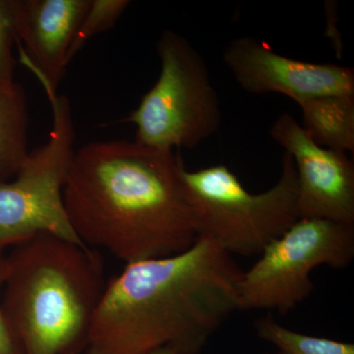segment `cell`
I'll list each match as a JSON object with an SVG mask.
<instances>
[{
	"label": "cell",
	"instance_id": "cell-1",
	"mask_svg": "<svg viewBox=\"0 0 354 354\" xmlns=\"http://www.w3.org/2000/svg\"><path fill=\"white\" fill-rule=\"evenodd\" d=\"M183 158L136 142H93L76 151L64 198L74 232L125 265L169 257L198 237Z\"/></svg>",
	"mask_w": 354,
	"mask_h": 354
},
{
	"label": "cell",
	"instance_id": "cell-2",
	"mask_svg": "<svg viewBox=\"0 0 354 354\" xmlns=\"http://www.w3.org/2000/svg\"><path fill=\"white\" fill-rule=\"evenodd\" d=\"M232 255L206 236L169 257L139 261L106 281L86 354H200L239 310L242 278Z\"/></svg>",
	"mask_w": 354,
	"mask_h": 354
},
{
	"label": "cell",
	"instance_id": "cell-3",
	"mask_svg": "<svg viewBox=\"0 0 354 354\" xmlns=\"http://www.w3.org/2000/svg\"><path fill=\"white\" fill-rule=\"evenodd\" d=\"M13 248L1 306L26 354L85 351L106 285L99 254L50 234Z\"/></svg>",
	"mask_w": 354,
	"mask_h": 354
},
{
	"label": "cell",
	"instance_id": "cell-4",
	"mask_svg": "<svg viewBox=\"0 0 354 354\" xmlns=\"http://www.w3.org/2000/svg\"><path fill=\"white\" fill-rule=\"evenodd\" d=\"M281 174L272 187L248 192L223 165L183 171L196 220L198 236L216 242L230 255H260L299 220L297 169L285 152Z\"/></svg>",
	"mask_w": 354,
	"mask_h": 354
},
{
	"label": "cell",
	"instance_id": "cell-5",
	"mask_svg": "<svg viewBox=\"0 0 354 354\" xmlns=\"http://www.w3.org/2000/svg\"><path fill=\"white\" fill-rule=\"evenodd\" d=\"M157 82L122 122L136 127L135 142L158 150L194 149L220 129V97L202 55L187 39L167 30L157 44Z\"/></svg>",
	"mask_w": 354,
	"mask_h": 354
},
{
	"label": "cell",
	"instance_id": "cell-6",
	"mask_svg": "<svg viewBox=\"0 0 354 354\" xmlns=\"http://www.w3.org/2000/svg\"><path fill=\"white\" fill-rule=\"evenodd\" d=\"M41 84L50 104L53 127L48 141L30 153L17 174L0 181V257L9 247L39 234L83 244L70 223L64 198L75 155L71 106L65 95Z\"/></svg>",
	"mask_w": 354,
	"mask_h": 354
},
{
	"label": "cell",
	"instance_id": "cell-7",
	"mask_svg": "<svg viewBox=\"0 0 354 354\" xmlns=\"http://www.w3.org/2000/svg\"><path fill=\"white\" fill-rule=\"evenodd\" d=\"M243 272L239 310L290 313L314 290L311 272L320 266L348 267L354 259V225L323 218H299L266 247Z\"/></svg>",
	"mask_w": 354,
	"mask_h": 354
},
{
	"label": "cell",
	"instance_id": "cell-8",
	"mask_svg": "<svg viewBox=\"0 0 354 354\" xmlns=\"http://www.w3.org/2000/svg\"><path fill=\"white\" fill-rule=\"evenodd\" d=\"M270 134L295 162L300 218L354 225V167L346 153L318 145L290 113L277 118Z\"/></svg>",
	"mask_w": 354,
	"mask_h": 354
},
{
	"label": "cell",
	"instance_id": "cell-9",
	"mask_svg": "<svg viewBox=\"0 0 354 354\" xmlns=\"http://www.w3.org/2000/svg\"><path fill=\"white\" fill-rule=\"evenodd\" d=\"M223 60L239 86L250 94H281L297 104L324 95H354L351 67L286 57L252 37L230 41Z\"/></svg>",
	"mask_w": 354,
	"mask_h": 354
},
{
	"label": "cell",
	"instance_id": "cell-10",
	"mask_svg": "<svg viewBox=\"0 0 354 354\" xmlns=\"http://www.w3.org/2000/svg\"><path fill=\"white\" fill-rule=\"evenodd\" d=\"M91 0H16L20 59L39 82L57 90L67 55Z\"/></svg>",
	"mask_w": 354,
	"mask_h": 354
},
{
	"label": "cell",
	"instance_id": "cell-11",
	"mask_svg": "<svg viewBox=\"0 0 354 354\" xmlns=\"http://www.w3.org/2000/svg\"><path fill=\"white\" fill-rule=\"evenodd\" d=\"M298 106L301 109V127L318 145L353 153L354 95H324Z\"/></svg>",
	"mask_w": 354,
	"mask_h": 354
},
{
	"label": "cell",
	"instance_id": "cell-12",
	"mask_svg": "<svg viewBox=\"0 0 354 354\" xmlns=\"http://www.w3.org/2000/svg\"><path fill=\"white\" fill-rule=\"evenodd\" d=\"M28 123L22 86L0 88V181L13 178L29 157Z\"/></svg>",
	"mask_w": 354,
	"mask_h": 354
},
{
	"label": "cell",
	"instance_id": "cell-13",
	"mask_svg": "<svg viewBox=\"0 0 354 354\" xmlns=\"http://www.w3.org/2000/svg\"><path fill=\"white\" fill-rule=\"evenodd\" d=\"M254 329L260 339L283 354H354V344L300 334L283 327L272 315L256 319Z\"/></svg>",
	"mask_w": 354,
	"mask_h": 354
},
{
	"label": "cell",
	"instance_id": "cell-14",
	"mask_svg": "<svg viewBox=\"0 0 354 354\" xmlns=\"http://www.w3.org/2000/svg\"><path fill=\"white\" fill-rule=\"evenodd\" d=\"M129 6L127 0H91L90 7L70 46L67 64L91 39L113 28Z\"/></svg>",
	"mask_w": 354,
	"mask_h": 354
},
{
	"label": "cell",
	"instance_id": "cell-15",
	"mask_svg": "<svg viewBox=\"0 0 354 354\" xmlns=\"http://www.w3.org/2000/svg\"><path fill=\"white\" fill-rule=\"evenodd\" d=\"M16 0H0V88L15 85L13 46L17 44Z\"/></svg>",
	"mask_w": 354,
	"mask_h": 354
},
{
	"label": "cell",
	"instance_id": "cell-16",
	"mask_svg": "<svg viewBox=\"0 0 354 354\" xmlns=\"http://www.w3.org/2000/svg\"><path fill=\"white\" fill-rule=\"evenodd\" d=\"M8 271L6 256L0 257V354H26L22 342L16 334L1 306V292Z\"/></svg>",
	"mask_w": 354,
	"mask_h": 354
},
{
	"label": "cell",
	"instance_id": "cell-17",
	"mask_svg": "<svg viewBox=\"0 0 354 354\" xmlns=\"http://www.w3.org/2000/svg\"><path fill=\"white\" fill-rule=\"evenodd\" d=\"M146 354H176V353H174V351H171V349L165 348L157 349V351H152V353H146Z\"/></svg>",
	"mask_w": 354,
	"mask_h": 354
},
{
	"label": "cell",
	"instance_id": "cell-18",
	"mask_svg": "<svg viewBox=\"0 0 354 354\" xmlns=\"http://www.w3.org/2000/svg\"><path fill=\"white\" fill-rule=\"evenodd\" d=\"M264 354H283V353H279V351H277V353H264Z\"/></svg>",
	"mask_w": 354,
	"mask_h": 354
}]
</instances>
